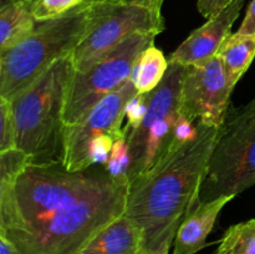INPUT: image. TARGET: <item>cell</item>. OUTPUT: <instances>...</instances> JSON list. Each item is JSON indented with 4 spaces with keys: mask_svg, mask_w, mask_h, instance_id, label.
I'll list each match as a JSON object with an SVG mask.
<instances>
[{
    "mask_svg": "<svg viewBox=\"0 0 255 254\" xmlns=\"http://www.w3.org/2000/svg\"><path fill=\"white\" fill-rule=\"evenodd\" d=\"M234 86L218 56L188 66L182 84L179 114L219 128L228 114Z\"/></svg>",
    "mask_w": 255,
    "mask_h": 254,
    "instance_id": "cell-10",
    "label": "cell"
},
{
    "mask_svg": "<svg viewBox=\"0 0 255 254\" xmlns=\"http://www.w3.org/2000/svg\"><path fill=\"white\" fill-rule=\"evenodd\" d=\"M169 67V60L158 47L151 45L134 62L131 80L138 94H148L162 82Z\"/></svg>",
    "mask_w": 255,
    "mask_h": 254,
    "instance_id": "cell-16",
    "label": "cell"
},
{
    "mask_svg": "<svg viewBox=\"0 0 255 254\" xmlns=\"http://www.w3.org/2000/svg\"><path fill=\"white\" fill-rule=\"evenodd\" d=\"M187 67L169 61L161 84L148 92V110L139 127L126 136L131 151L129 182L146 173L168 152L179 115V97Z\"/></svg>",
    "mask_w": 255,
    "mask_h": 254,
    "instance_id": "cell-7",
    "label": "cell"
},
{
    "mask_svg": "<svg viewBox=\"0 0 255 254\" xmlns=\"http://www.w3.org/2000/svg\"><path fill=\"white\" fill-rule=\"evenodd\" d=\"M75 66L71 55L57 60L34 84L10 100L16 148L31 164H64V114Z\"/></svg>",
    "mask_w": 255,
    "mask_h": 254,
    "instance_id": "cell-3",
    "label": "cell"
},
{
    "mask_svg": "<svg viewBox=\"0 0 255 254\" xmlns=\"http://www.w3.org/2000/svg\"><path fill=\"white\" fill-rule=\"evenodd\" d=\"M16 148V129L11 101L0 96V152Z\"/></svg>",
    "mask_w": 255,
    "mask_h": 254,
    "instance_id": "cell-20",
    "label": "cell"
},
{
    "mask_svg": "<svg viewBox=\"0 0 255 254\" xmlns=\"http://www.w3.org/2000/svg\"><path fill=\"white\" fill-rule=\"evenodd\" d=\"M14 1H24L31 6L32 2H34L35 0H0V6H4V5H7L10 4V2H14Z\"/></svg>",
    "mask_w": 255,
    "mask_h": 254,
    "instance_id": "cell-28",
    "label": "cell"
},
{
    "mask_svg": "<svg viewBox=\"0 0 255 254\" xmlns=\"http://www.w3.org/2000/svg\"><path fill=\"white\" fill-rule=\"evenodd\" d=\"M216 56L221 59L227 74L236 85L255 57V35L229 34L222 42Z\"/></svg>",
    "mask_w": 255,
    "mask_h": 254,
    "instance_id": "cell-15",
    "label": "cell"
},
{
    "mask_svg": "<svg viewBox=\"0 0 255 254\" xmlns=\"http://www.w3.org/2000/svg\"><path fill=\"white\" fill-rule=\"evenodd\" d=\"M141 254H148V253H141Z\"/></svg>",
    "mask_w": 255,
    "mask_h": 254,
    "instance_id": "cell-30",
    "label": "cell"
},
{
    "mask_svg": "<svg viewBox=\"0 0 255 254\" xmlns=\"http://www.w3.org/2000/svg\"><path fill=\"white\" fill-rule=\"evenodd\" d=\"M255 184V97L231 107L208 162L198 203L236 197Z\"/></svg>",
    "mask_w": 255,
    "mask_h": 254,
    "instance_id": "cell-5",
    "label": "cell"
},
{
    "mask_svg": "<svg viewBox=\"0 0 255 254\" xmlns=\"http://www.w3.org/2000/svg\"><path fill=\"white\" fill-rule=\"evenodd\" d=\"M156 36L154 32H136L89 69L75 70L65 106V125L76 124L104 97L124 86L131 79L137 57L154 44Z\"/></svg>",
    "mask_w": 255,
    "mask_h": 254,
    "instance_id": "cell-8",
    "label": "cell"
},
{
    "mask_svg": "<svg viewBox=\"0 0 255 254\" xmlns=\"http://www.w3.org/2000/svg\"><path fill=\"white\" fill-rule=\"evenodd\" d=\"M107 172L112 178L117 181L129 182V168H131V151L126 136L116 139L112 146L109 161L105 164Z\"/></svg>",
    "mask_w": 255,
    "mask_h": 254,
    "instance_id": "cell-18",
    "label": "cell"
},
{
    "mask_svg": "<svg viewBox=\"0 0 255 254\" xmlns=\"http://www.w3.org/2000/svg\"><path fill=\"white\" fill-rule=\"evenodd\" d=\"M89 9L82 2L61 16L37 21L19 44L0 52V96L12 100L57 60L71 55L86 32Z\"/></svg>",
    "mask_w": 255,
    "mask_h": 254,
    "instance_id": "cell-4",
    "label": "cell"
},
{
    "mask_svg": "<svg viewBox=\"0 0 255 254\" xmlns=\"http://www.w3.org/2000/svg\"><path fill=\"white\" fill-rule=\"evenodd\" d=\"M129 182L104 164L69 171L64 164H29L14 191L0 196V234L17 254H80L126 209Z\"/></svg>",
    "mask_w": 255,
    "mask_h": 254,
    "instance_id": "cell-1",
    "label": "cell"
},
{
    "mask_svg": "<svg viewBox=\"0 0 255 254\" xmlns=\"http://www.w3.org/2000/svg\"><path fill=\"white\" fill-rule=\"evenodd\" d=\"M99 1H105V0H84L85 4H94V2H99Z\"/></svg>",
    "mask_w": 255,
    "mask_h": 254,
    "instance_id": "cell-29",
    "label": "cell"
},
{
    "mask_svg": "<svg viewBox=\"0 0 255 254\" xmlns=\"http://www.w3.org/2000/svg\"><path fill=\"white\" fill-rule=\"evenodd\" d=\"M164 27L162 7L124 0L90 4L86 32L71 54L75 70L89 69L136 32L159 35Z\"/></svg>",
    "mask_w": 255,
    "mask_h": 254,
    "instance_id": "cell-6",
    "label": "cell"
},
{
    "mask_svg": "<svg viewBox=\"0 0 255 254\" xmlns=\"http://www.w3.org/2000/svg\"><path fill=\"white\" fill-rule=\"evenodd\" d=\"M115 139L109 134H102L90 143L89 164H106L111 153Z\"/></svg>",
    "mask_w": 255,
    "mask_h": 254,
    "instance_id": "cell-23",
    "label": "cell"
},
{
    "mask_svg": "<svg viewBox=\"0 0 255 254\" xmlns=\"http://www.w3.org/2000/svg\"><path fill=\"white\" fill-rule=\"evenodd\" d=\"M142 232L131 218L119 217L102 228L80 254H141Z\"/></svg>",
    "mask_w": 255,
    "mask_h": 254,
    "instance_id": "cell-13",
    "label": "cell"
},
{
    "mask_svg": "<svg viewBox=\"0 0 255 254\" xmlns=\"http://www.w3.org/2000/svg\"><path fill=\"white\" fill-rule=\"evenodd\" d=\"M246 0H231L229 4L208 19L172 52L169 61L178 62L184 66L201 65L209 61L217 55L222 42L231 34V29L238 19Z\"/></svg>",
    "mask_w": 255,
    "mask_h": 254,
    "instance_id": "cell-11",
    "label": "cell"
},
{
    "mask_svg": "<svg viewBox=\"0 0 255 254\" xmlns=\"http://www.w3.org/2000/svg\"><path fill=\"white\" fill-rule=\"evenodd\" d=\"M124 1H133V2H139V4H146V5H152V6L162 7L164 0H124Z\"/></svg>",
    "mask_w": 255,
    "mask_h": 254,
    "instance_id": "cell-27",
    "label": "cell"
},
{
    "mask_svg": "<svg viewBox=\"0 0 255 254\" xmlns=\"http://www.w3.org/2000/svg\"><path fill=\"white\" fill-rule=\"evenodd\" d=\"M147 110H148V97L147 94H137L132 97L126 106L125 117L127 119V124L125 125L122 131L125 136L131 131H134L139 127L143 119L146 117Z\"/></svg>",
    "mask_w": 255,
    "mask_h": 254,
    "instance_id": "cell-21",
    "label": "cell"
},
{
    "mask_svg": "<svg viewBox=\"0 0 255 254\" xmlns=\"http://www.w3.org/2000/svg\"><path fill=\"white\" fill-rule=\"evenodd\" d=\"M138 94L131 79L95 105L80 121L65 127V161L69 171H80L89 164L90 143L102 134L116 139L124 137L122 121L129 100Z\"/></svg>",
    "mask_w": 255,
    "mask_h": 254,
    "instance_id": "cell-9",
    "label": "cell"
},
{
    "mask_svg": "<svg viewBox=\"0 0 255 254\" xmlns=\"http://www.w3.org/2000/svg\"><path fill=\"white\" fill-rule=\"evenodd\" d=\"M218 127L198 121V134L129 182L125 216L142 232V253L169 254L187 214L198 203Z\"/></svg>",
    "mask_w": 255,
    "mask_h": 254,
    "instance_id": "cell-2",
    "label": "cell"
},
{
    "mask_svg": "<svg viewBox=\"0 0 255 254\" xmlns=\"http://www.w3.org/2000/svg\"><path fill=\"white\" fill-rule=\"evenodd\" d=\"M0 254H17L11 242L2 234H0Z\"/></svg>",
    "mask_w": 255,
    "mask_h": 254,
    "instance_id": "cell-26",
    "label": "cell"
},
{
    "mask_svg": "<svg viewBox=\"0 0 255 254\" xmlns=\"http://www.w3.org/2000/svg\"><path fill=\"white\" fill-rule=\"evenodd\" d=\"M229 1L231 0H198L197 6L204 17L211 19L214 15L221 12L229 4Z\"/></svg>",
    "mask_w": 255,
    "mask_h": 254,
    "instance_id": "cell-24",
    "label": "cell"
},
{
    "mask_svg": "<svg viewBox=\"0 0 255 254\" xmlns=\"http://www.w3.org/2000/svg\"><path fill=\"white\" fill-rule=\"evenodd\" d=\"M36 22L26 2L14 1L0 6V52L19 44L35 29Z\"/></svg>",
    "mask_w": 255,
    "mask_h": 254,
    "instance_id": "cell-14",
    "label": "cell"
},
{
    "mask_svg": "<svg viewBox=\"0 0 255 254\" xmlns=\"http://www.w3.org/2000/svg\"><path fill=\"white\" fill-rule=\"evenodd\" d=\"M197 134H198V121H192V120L187 119L184 115L179 114L178 117H177L176 125H174L168 152L174 151V149L179 148L183 144L193 141L197 137Z\"/></svg>",
    "mask_w": 255,
    "mask_h": 254,
    "instance_id": "cell-22",
    "label": "cell"
},
{
    "mask_svg": "<svg viewBox=\"0 0 255 254\" xmlns=\"http://www.w3.org/2000/svg\"><path fill=\"white\" fill-rule=\"evenodd\" d=\"M82 2L84 0H35L31 5V12L36 21H45L71 11Z\"/></svg>",
    "mask_w": 255,
    "mask_h": 254,
    "instance_id": "cell-19",
    "label": "cell"
},
{
    "mask_svg": "<svg viewBox=\"0 0 255 254\" xmlns=\"http://www.w3.org/2000/svg\"><path fill=\"white\" fill-rule=\"evenodd\" d=\"M216 254H255V219L227 229Z\"/></svg>",
    "mask_w": 255,
    "mask_h": 254,
    "instance_id": "cell-17",
    "label": "cell"
},
{
    "mask_svg": "<svg viewBox=\"0 0 255 254\" xmlns=\"http://www.w3.org/2000/svg\"><path fill=\"white\" fill-rule=\"evenodd\" d=\"M232 199L233 197H223L206 203H197L177 232L172 254H196L203 249L219 213Z\"/></svg>",
    "mask_w": 255,
    "mask_h": 254,
    "instance_id": "cell-12",
    "label": "cell"
},
{
    "mask_svg": "<svg viewBox=\"0 0 255 254\" xmlns=\"http://www.w3.org/2000/svg\"><path fill=\"white\" fill-rule=\"evenodd\" d=\"M237 32L241 35H255V0H252L249 4L243 22Z\"/></svg>",
    "mask_w": 255,
    "mask_h": 254,
    "instance_id": "cell-25",
    "label": "cell"
}]
</instances>
